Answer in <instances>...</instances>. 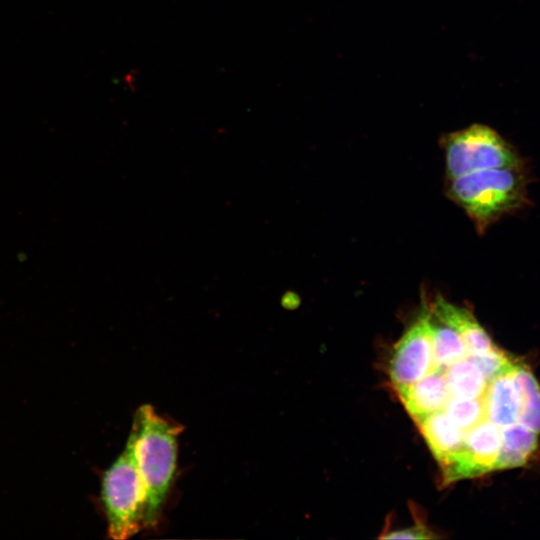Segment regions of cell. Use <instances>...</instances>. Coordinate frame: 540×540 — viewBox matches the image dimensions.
I'll use <instances>...</instances> for the list:
<instances>
[{"label": "cell", "instance_id": "obj_1", "mask_svg": "<svg viewBox=\"0 0 540 540\" xmlns=\"http://www.w3.org/2000/svg\"><path fill=\"white\" fill-rule=\"evenodd\" d=\"M183 426L158 415L151 405L135 413L130 435L145 487V528H154L174 478Z\"/></svg>", "mask_w": 540, "mask_h": 540}, {"label": "cell", "instance_id": "obj_2", "mask_svg": "<svg viewBox=\"0 0 540 540\" xmlns=\"http://www.w3.org/2000/svg\"><path fill=\"white\" fill-rule=\"evenodd\" d=\"M447 195L483 232L526 204L527 179L522 168L481 170L448 180Z\"/></svg>", "mask_w": 540, "mask_h": 540}, {"label": "cell", "instance_id": "obj_3", "mask_svg": "<svg viewBox=\"0 0 540 540\" xmlns=\"http://www.w3.org/2000/svg\"><path fill=\"white\" fill-rule=\"evenodd\" d=\"M100 497L110 538L125 540L145 528L146 493L130 434L122 453L103 473Z\"/></svg>", "mask_w": 540, "mask_h": 540}, {"label": "cell", "instance_id": "obj_4", "mask_svg": "<svg viewBox=\"0 0 540 540\" xmlns=\"http://www.w3.org/2000/svg\"><path fill=\"white\" fill-rule=\"evenodd\" d=\"M442 146L448 180L481 170L523 166L516 150L498 132L483 124L446 134Z\"/></svg>", "mask_w": 540, "mask_h": 540}, {"label": "cell", "instance_id": "obj_5", "mask_svg": "<svg viewBox=\"0 0 540 540\" xmlns=\"http://www.w3.org/2000/svg\"><path fill=\"white\" fill-rule=\"evenodd\" d=\"M433 369L431 310L424 301L417 318L393 347L388 374L394 390L399 392Z\"/></svg>", "mask_w": 540, "mask_h": 540}, {"label": "cell", "instance_id": "obj_6", "mask_svg": "<svg viewBox=\"0 0 540 540\" xmlns=\"http://www.w3.org/2000/svg\"><path fill=\"white\" fill-rule=\"evenodd\" d=\"M409 415L415 420L444 410L451 398L444 370L434 368L411 386L397 392Z\"/></svg>", "mask_w": 540, "mask_h": 540}, {"label": "cell", "instance_id": "obj_7", "mask_svg": "<svg viewBox=\"0 0 540 540\" xmlns=\"http://www.w3.org/2000/svg\"><path fill=\"white\" fill-rule=\"evenodd\" d=\"M417 425L441 468L463 453L466 433L447 417L444 410L423 418Z\"/></svg>", "mask_w": 540, "mask_h": 540}, {"label": "cell", "instance_id": "obj_8", "mask_svg": "<svg viewBox=\"0 0 540 540\" xmlns=\"http://www.w3.org/2000/svg\"><path fill=\"white\" fill-rule=\"evenodd\" d=\"M430 310L437 320L447 324L461 336L471 354L485 353L496 346L468 309L437 295Z\"/></svg>", "mask_w": 540, "mask_h": 540}, {"label": "cell", "instance_id": "obj_9", "mask_svg": "<svg viewBox=\"0 0 540 540\" xmlns=\"http://www.w3.org/2000/svg\"><path fill=\"white\" fill-rule=\"evenodd\" d=\"M434 368L445 370L471 354L461 336L431 313Z\"/></svg>", "mask_w": 540, "mask_h": 540}, {"label": "cell", "instance_id": "obj_10", "mask_svg": "<svg viewBox=\"0 0 540 540\" xmlns=\"http://www.w3.org/2000/svg\"><path fill=\"white\" fill-rule=\"evenodd\" d=\"M435 537L437 536L420 522L411 527L387 531L380 536V538L385 539H431Z\"/></svg>", "mask_w": 540, "mask_h": 540}]
</instances>
